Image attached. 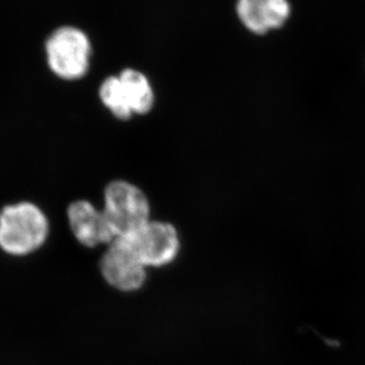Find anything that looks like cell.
Masks as SVG:
<instances>
[{
    "label": "cell",
    "instance_id": "cell-1",
    "mask_svg": "<svg viewBox=\"0 0 365 365\" xmlns=\"http://www.w3.org/2000/svg\"><path fill=\"white\" fill-rule=\"evenodd\" d=\"M49 236V218L38 204L19 200L0 210V250L9 257H26L37 253Z\"/></svg>",
    "mask_w": 365,
    "mask_h": 365
},
{
    "label": "cell",
    "instance_id": "cell-2",
    "mask_svg": "<svg viewBox=\"0 0 365 365\" xmlns=\"http://www.w3.org/2000/svg\"><path fill=\"white\" fill-rule=\"evenodd\" d=\"M46 66L53 78L81 81L91 71L93 46L88 34L75 24H62L50 32L43 46Z\"/></svg>",
    "mask_w": 365,
    "mask_h": 365
},
{
    "label": "cell",
    "instance_id": "cell-3",
    "mask_svg": "<svg viewBox=\"0 0 365 365\" xmlns=\"http://www.w3.org/2000/svg\"><path fill=\"white\" fill-rule=\"evenodd\" d=\"M106 217L115 237L130 239L151 221L150 202L138 186L115 180L108 184L103 193Z\"/></svg>",
    "mask_w": 365,
    "mask_h": 365
},
{
    "label": "cell",
    "instance_id": "cell-4",
    "mask_svg": "<svg viewBox=\"0 0 365 365\" xmlns=\"http://www.w3.org/2000/svg\"><path fill=\"white\" fill-rule=\"evenodd\" d=\"M146 266L134 250L130 239L116 237L102 255V277L112 287L123 292L141 288L146 279Z\"/></svg>",
    "mask_w": 365,
    "mask_h": 365
},
{
    "label": "cell",
    "instance_id": "cell-5",
    "mask_svg": "<svg viewBox=\"0 0 365 365\" xmlns=\"http://www.w3.org/2000/svg\"><path fill=\"white\" fill-rule=\"evenodd\" d=\"M130 240L146 267L166 266L175 261L180 253L178 232L166 222L151 220Z\"/></svg>",
    "mask_w": 365,
    "mask_h": 365
},
{
    "label": "cell",
    "instance_id": "cell-6",
    "mask_svg": "<svg viewBox=\"0 0 365 365\" xmlns=\"http://www.w3.org/2000/svg\"><path fill=\"white\" fill-rule=\"evenodd\" d=\"M68 223L78 243L87 248L107 245L116 239L105 212L88 200H76L67 211Z\"/></svg>",
    "mask_w": 365,
    "mask_h": 365
},
{
    "label": "cell",
    "instance_id": "cell-7",
    "mask_svg": "<svg viewBox=\"0 0 365 365\" xmlns=\"http://www.w3.org/2000/svg\"><path fill=\"white\" fill-rule=\"evenodd\" d=\"M236 16L254 35L264 36L287 24L292 16L289 0H237Z\"/></svg>",
    "mask_w": 365,
    "mask_h": 365
},
{
    "label": "cell",
    "instance_id": "cell-8",
    "mask_svg": "<svg viewBox=\"0 0 365 365\" xmlns=\"http://www.w3.org/2000/svg\"><path fill=\"white\" fill-rule=\"evenodd\" d=\"M118 76L133 115H145L151 112L155 107V89L148 76L133 68L123 69Z\"/></svg>",
    "mask_w": 365,
    "mask_h": 365
},
{
    "label": "cell",
    "instance_id": "cell-9",
    "mask_svg": "<svg viewBox=\"0 0 365 365\" xmlns=\"http://www.w3.org/2000/svg\"><path fill=\"white\" fill-rule=\"evenodd\" d=\"M98 98L116 119L130 120L133 116L118 75L108 76L102 81L98 87Z\"/></svg>",
    "mask_w": 365,
    "mask_h": 365
}]
</instances>
